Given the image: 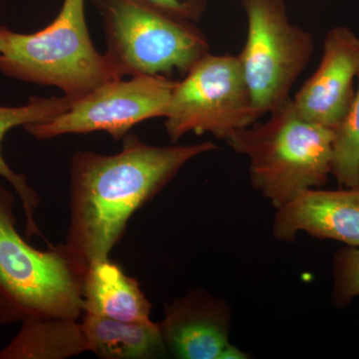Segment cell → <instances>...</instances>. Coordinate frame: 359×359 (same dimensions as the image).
I'll return each instance as SVG.
<instances>
[{"label":"cell","instance_id":"2","mask_svg":"<svg viewBox=\"0 0 359 359\" xmlns=\"http://www.w3.org/2000/svg\"><path fill=\"white\" fill-rule=\"evenodd\" d=\"M15 197L0 181V325L79 320L89 264L66 244L34 249L16 229Z\"/></svg>","mask_w":359,"mask_h":359},{"label":"cell","instance_id":"8","mask_svg":"<svg viewBox=\"0 0 359 359\" xmlns=\"http://www.w3.org/2000/svg\"><path fill=\"white\" fill-rule=\"evenodd\" d=\"M176 84L163 75L121 78L73 101L69 109L49 121L25 129L39 140L92 132H106L114 140H121L139 123L165 118Z\"/></svg>","mask_w":359,"mask_h":359},{"label":"cell","instance_id":"17","mask_svg":"<svg viewBox=\"0 0 359 359\" xmlns=\"http://www.w3.org/2000/svg\"><path fill=\"white\" fill-rule=\"evenodd\" d=\"M334 299L344 306L359 295V247H351L337 252L334 259Z\"/></svg>","mask_w":359,"mask_h":359},{"label":"cell","instance_id":"6","mask_svg":"<svg viewBox=\"0 0 359 359\" xmlns=\"http://www.w3.org/2000/svg\"><path fill=\"white\" fill-rule=\"evenodd\" d=\"M247 39L238 55L259 117L290 98L292 87L313 57L311 33L290 22L285 0H243Z\"/></svg>","mask_w":359,"mask_h":359},{"label":"cell","instance_id":"1","mask_svg":"<svg viewBox=\"0 0 359 359\" xmlns=\"http://www.w3.org/2000/svg\"><path fill=\"white\" fill-rule=\"evenodd\" d=\"M216 149L212 142L153 146L127 135L117 154L75 153L70 165L65 244L88 264L110 259L132 215L157 196L187 163Z\"/></svg>","mask_w":359,"mask_h":359},{"label":"cell","instance_id":"16","mask_svg":"<svg viewBox=\"0 0 359 359\" xmlns=\"http://www.w3.org/2000/svg\"><path fill=\"white\" fill-rule=\"evenodd\" d=\"M348 112L334 130L332 175L341 187L359 188V74Z\"/></svg>","mask_w":359,"mask_h":359},{"label":"cell","instance_id":"3","mask_svg":"<svg viewBox=\"0 0 359 359\" xmlns=\"http://www.w3.org/2000/svg\"><path fill=\"white\" fill-rule=\"evenodd\" d=\"M226 141L249 158L252 187L276 209L325 185L332 174L334 130L304 119L292 98Z\"/></svg>","mask_w":359,"mask_h":359},{"label":"cell","instance_id":"14","mask_svg":"<svg viewBox=\"0 0 359 359\" xmlns=\"http://www.w3.org/2000/svg\"><path fill=\"white\" fill-rule=\"evenodd\" d=\"M73 101V99L65 95L48 98L32 97L25 105L18 107L0 106V178L6 180L15 191L16 195L20 197L25 214V235L28 238L39 236L46 240L37 226L34 217L40 204V198L39 194L28 184L25 175L15 173L8 166L2 156V141L6 138V135L15 127H25L27 125L49 121L52 118L69 109Z\"/></svg>","mask_w":359,"mask_h":359},{"label":"cell","instance_id":"18","mask_svg":"<svg viewBox=\"0 0 359 359\" xmlns=\"http://www.w3.org/2000/svg\"><path fill=\"white\" fill-rule=\"evenodd\" d=\"M163 11L184 20L199 18L202 7L199 0H149Z\"/></svg>","mask_w":359,"mask_h":359},{"label":"cell","instance_id":"7","mask_svg":"<svg viewBox=\"0 0 359 359\" xmlns=\"http://www.w3.org/2000/svg\"><path fill=\"white\" fill-rule=\"evenodd\" d=\"M259 119L238 56L208 53L177 81L165 128L174 143L188 133L226 141Z\"/></svg>","mask_w":359,"mask_h":359},{"label":"cell","instance_id":"4","mask_svg":"<svg viewBox=\"0 0 359 359\" xmlns=\"http://www.w3.org/2000/svg\"><path fill=\"white\" fill-rule=\"evenodd\" d=\"M85 0H65L50 25L32 34L0 27V71L7 76L62 90L73 100L121 79L90 37Z\"/></svg>","mask_w":359,"mask_h":359},{"label":"cell","instance_id":"10","mask_svg":"<svg viewBox=\"0 0 359 359\" xmlns=\"http://www.w3.org/2000/svg\"><path fill=\"white\" fill-rule=\"evenodd\" d=\"M230 311L224 302L191 290L165 306L160 327L168 351L182 359H222L231 346Z\"/></svg>","mask_w":359,"mask_h":359},{"label":"cell","instance_id":"5","mask_svg":"<svg viewBox=\"0 0 359 359\" xmlns=\"http://www.w3.org/2000/svg\"><path fill=\"white\" fill-rule=\"evenodd\" d=\"M106 55L120 76L185 75L209 53L204 33L190 20L149 0H101Z\"/></svg>","mask_w":359,"mask_h":359},{"label":"cell","instance_id":"13","mask_svg":"<svg viewBox=\"0 0 359 359\" xmlns=\"http://www.w3.org/2000/svg\"><path fill=\"white\" fill-rule=\"evenodd\" d=\"M82 328L88 351L104 359L157 358L166 353L160 323H131L83 313Z\"/></svg>","mask_w":359,"mask_h":359},{"label":"cell","instance_id":"11","mask_svg":"<svg viewBox=\"0 0 359 359\" xmlns=\"http://www.w3.org/2000/svg\"><path fill=\"white\" fill-rule=\"evenodd\" d=\"M299 231L359 247V188L309 189L278 209L273 236L287 242Z\"/></svg>","mask_w":359,"mask_h":359},{"label":"cell","instance_id":"9","mask_svg":"<svg viewBox=\"0 0 359 359\" xmlns=\"http://www.w3.org/2000/svg\"><path fill=\"white\" fill-rule=\"evenodd\" d=\"M358 74L359 37L344 26L332 28L320 65L292 99L295 109L309 121L337 129L353 103Z\"/></svg>","mask_w":359,"mask_h":359},{"label":"cell","instance_id":"15","mask_svg":"<svg viewBox=\"0 0 359 359\" xmlns=\"http://www.w3.org/2000/svg\"><path fill=\"white\" fill-rule=\"evenodd\" d=\"M86 351L79 321L34 320L22 323L18 334L0 351V359H65Z\"/></svg>","mask_w":359,"mask_h":359},{"label":"cell","instance_id":"12","mask_svg":"<svg viewBox=\"0 0 359 359\" xmlns=\"http://www.w3.org/2000/svg\"><path fill=\"white\" fill-rule=\"evenodd\" d=\"M84 313L113 320L145 323L151 320L152 304L136 278L110 259L90 264L83 287Z\"/></svg>","mask_w":359,"mask_h":359}]
</instances>
